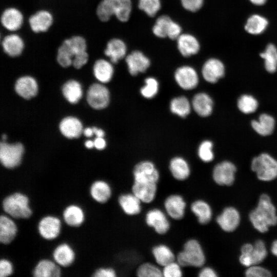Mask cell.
Segmentation results:
<instances>
[{
	"label": "cell",
	"mask_w": 277,
	"mask_h": 277,
	"mask_svg": "<svg viewBox=\"0 0 277 277\" xmlns=\"http://www.w3.org/2000/svg\"><path fill=\"white\" fill-rule=\"evenodd\" d=\"M249 217L253 227L261 233L266 232L270 226L277 224L276 208L268 195L260 196L257 206Z\"/></svg>",
	"instance_id": "1"
},
{
	"label": "cell",
	"mask_w": 277,
	"mask_h": 277,
	"mask_svg": "<svg viewBox=\"0 0 277 277\" xmlns=\"http://www.w3.org/2000/svg\"><path fill=\"white\" fill-rule=\"evenodd\" d=\"M132 9L131 0H102L96 8V15L102 22L109 21L113 16L125 23L130 19Z\"/></svg>",
	"instance_id": "2"
},
{
	"label": "cell",
	"mask_w": 277,
	"mask_h": 277,
	"mask_svg": "<svg viewBox=\"0 0 277 277\" xmlns=\"http://www.w3.org/2000/svg\"><path fill=\"white\" fill-rule=\"evenodd\" d=\"M2 207L5 214L15 220L29 219L33 214L29 197L21 191H15L5 196Z\"/></svg>",
	"instance_id": "3"
},
{
	"label": "cell",
	"mask_w": 277,
	"mask_h": 277,
	"mask_svg": "<svg viewBox=\"0 0 277 277\" xmlns=\"http://www.w3.org/2000/svg\"><path fill=\"white\" fill-rule=\"evenodd\" d=\"M87 52V43L84 37L75 35L64 39L57 50L56 60L60 66L67 68L72 65L74 57Z\"/></svg>",
	"instance_id": "4"
},
{
	"label": "cell",
	"mask_w": 277,
	"mask_h": 277,
	"mask_svg": "<svg viewBox=\"0 0 277 277\" xmlns=\"http://www.w3.org/2000/svg\"><path fill=\"white\" fill-rule=\"evenodd\" d=\"M176 261L183 268L203 267L206 256L199 241L193 238L187 240L182 249L176 254Z\"/></svg>",
	"instance_id": "5"
},
{
	"label": "cell",
	"mask_w": 277,
	"mask_h": 277,
	"mask_svg": "<svg viewBox=\"0 0 277 277\" xmlns=\"http://www.w3.org/2000/svg\"><path fill=\"white\" fill-rule=\"evenodd\" d=\"M251 168L261 181H271L277 177V161L268 153H263L254 157Z\"/></svg>",
	"instance_id": "6"
},
{
	"label": "cell",
	"mask_w": 277,
	"mask_h": 277,
	"mask_svg": "<svg viewBox=\"0 0 277 277\" xmlns=\"http://www.w3.org/2000/svg\"><path fill=\"white\" fill-rule=\"evenodd\" d=\"M241 252L239 261L243 266L247 267L261 263L267 255L265 244L261 240H257L254 245L249 243L244 244L241 247Z\"/></svg>",
	"instance_id": "7"
},
{
	"label": "cell",
	"mask_w": 277,
	"mask_h": 277,
	"mask_svg": "<svg viewBox=\"0 0 277 277\" xmlns=\"http://www.w3.org/2000/svg\"><path fill=\"white\" fill-rule=\"evenodd\" d=\"M62 230L61 219L55 215H45L37 222V233L41 238L46 241H53L58 238Z\"/></svg>",
	"instance_id": "8"
},
{
	"label": "cell",
	"mask_w": 277,
	"mask_h": 277,
	"mask_svg": "<svg viewBox=\"0 0 277 277\" xmlns=\"http://www.w3.org/2000/svg\"><path fill=\"white\" fill-rule=\"evenodd\" d=\"M24 149L21 143L9 144L4 142L0 145V161L7 169H12L21 163Z\"/></svg>",
	"instance_id": "9"
},
{
	"label": "cell",
	"mask_w": 277,
	"mask_h": 277,
	"mask_svg": "<svg viewBox=\"0 0 277 277\" xmlns=\"http://www.w3.org/2000/svg\"><path fill=\"white\" fill-rule=\"evenodd\" d=\"M168 217L165 211L158 208H153L145 214V222L157 234L163 235L166 234L171 228Z\"/></svg>",
	"instance_id": "10"
},
{
	"label": "cell",
	"mask_w": 277,
	"mask_h": 277,
	"mask_svg": "<svg viewBox=\"0 0 277 277\" xmlns=\"http://www.w3.org/2000/svg\"><path fill=\"white\" fill-rule=\"evenodd\" d=\"M133 181L159 183L160 172L154 164L149 161L139 162L133 170Z\"/></svg>",
	"instance_id": "11"
},
{
	"label": "cell",
	"mask_w": 277,
	"mask_h": 277,
	"mask_svg": "<svg viewBox=\"0 0 277 277\" xmlns=\"http://www.w3.org/2000/svg\"><path fill=\"white\" fill-rule=\"evenodd\" d=\"M187 203L182 195L177 193L168 195L164 202L165 211L170 219L179 221L185 215Z\"/></svg>",
	"instance_id": "12"
},
{
	"label": "cell",
	"mask_w": 277,
	"mask_h": 277,
	"mask_svg": "<svg viewBox=\"0 0 277 277\" xmlns=\"http://www.w3.org/2000/svg\"><path fill=\"white\" fill-rule=\"evenodd\" d=\"M235 166L231 162L223 161L216 164L212 171V178L214 182L220 186H230L234 183Z\"/></svg>",
	"instance_id": "13"
},
{
	"label": "cell",
	"mask_w": 277,
	"mask_h": 277,
	"mask_svg": "<svg viewBox=\"0 0 277 277\" xmlns=\"http://www.w3.org/2000/svg\"><path fill=\"white\" fill-rule=\"evenodd\" d=\"M87 100L89 105L93 108L104 109L109 103V91L105 86L100 84H94L88 89Z\"/></svg>",
	"instance_id": "14"
},
{
	"label": "cell",
	"mask_w": 277,
	"mask_h": 277,
	"mask_svg": "<svg viewBox=\"0 0 277 277\" xmlns=\"http://www.w3.org/2000/svg\"><path fill=\"white\" fill-rule=\"evenodd\" d=\"M54 17L52 13L46 9H41L32 14L28 19L31 31L35 33L48 31L52 26Z\"/></svg>",
	"instance_id": "15"
},
{
	"label": "cell",
	"mask_w": 277,
	"mask_h": 277,
	"mask_svg": "<svg viewBox=\"0 0 277 277\" xmlns=\"http://www.w3.org/2000/svg\"><path fill=\"white\" fill-rule=\"evenodd\" d=\"M24 21L22 12L15 7L6 8L1 15L2 26L7 30L12 32L17 31L22 27Z\"/></svg>",
	"instance_id": "16"
},
{
	"label": "cell",
	"mask_w": 277,
	"mask_h": 277,
	"mask_svg": "<svg viewBox=\"0 0 277 277\" xmlns=\"http://www.w3.org/2000/svg\"><path fill=\"white\" fill-rule=\"evenodd\" d=\"M52 259L62 268L72 266L76 260V253L72 246L67 242L57 245L52 252Z\"/></svg>",
	"instance_id": "17"
},
{
	"label": "cell",
	"mask_w": 277,
	"mask_h": 277,
	"mask_svg": "<svg viewBox=\"0 0 277 277\" xmlns=\"http://www.w3.org/2000/svg\"><path fill=\"white\" fill-rule=\"evenodd\" d=\"M64 222L71 228L82 226L86 220V213L83 208L80 205L71 203L66 205L62 212Z\"/></svg>",
	"instance_id": "18"
},
{
	"label": "cell",
	"mask_w": 277,
	"mask_h": 277,
	"mask_svg": "<svg viewBox=\"0 0 277 277\" xmlns=\"http://www.w3.org/2000/svg\"><path fill=\"white\" fill-rule=\"evenodd\" d=\"M174 78L179 86L184 90L193 89L199 83V76L196 70L187 65L176 69L174 72Z\"/></svg>",
	"instance_id": "19"
},
{
	"label": "cell",
	"mask_w": 277,
	"mask_h": 277,
	"mask_svg": "<svg viewBox=\"0 0 277 277\" xmlns=\"http://www.w3.org/2000/svg\"><path fill=\"white\" fill-rule=\"evenodd\" d=\"M225 67L224 63L215 57L208 58L203 65L202 73L205 81L210 83H215L224 76Z\"/></svg>",
	"instance_id": "20"
},
{
	"label": "cell",
	"mask_w": 277,
	"mask_h": 277,
	"mask_svg": "<svg viewBox=\"0 0 277 277\" xmlns=\"http://www.w3.org/2000/svg\"><path fill=\"white\" fill-rule=\"evenodd\" d=\"M125 61L129 72L133 76L145 72L151 64L150 59L140 50H134L127 55Z\"/></svg>",
	"instance_id": "21"
},
{
	"label": "cell",
	"mask_w": 277,
	"mask_h": 277,
	"mask_svg": "<svg viewBox=\"0 0 277 277\" xmlns=\"http://www.w3.org/2000/svg\"><path fill=\"white\" fill-rule=\"evenodd\" d=\"M89 194L96 203L104 204L107 203L112 195V189L110 184L103 180L93 181L89 188Z\"/></svg>",
	"instance_id": "22"
},
{
	"label": "cell",
	"mask_w": 277,
	"mask_h": 277,
	"mask_svg": "<svg viewBox=\"0 0 277 277\" xmlns=\"http://www.w3.org/2000/svg\"><path fill=\"white\" fill-rule=\"evenodd\" d=\"M4 52L11 57L19 56L23 52L25 44L23 38L13 33L5 36L1 41Z\"/></svg>",
	"instance_id": "23"
},
{
	"label": "cell",
	"mask_w": 277,
	"mask_h": 277,
	"mask_svg": "<svg viewBox=\"0 0 277 277\" xmlns=\"http://www.w3.org/2000/svg\"><path fill=\"white\" fill-rule=\"evenodd\" d=\"M240 220L238 210L234 207H227L216 217V221L223 230L232 232L238 227Z\"/></svg>",
	"instance_id": "24"
},
{
	"label": "cell",
	"mask_w": 277,
	"mask_h": 277,
	"mask_svg": "<svg viewBox=\"0 0 277 277\" xmlns=\"http://www.w3.org/2000/svg\"><path fill=\"white\" fill-rule=\"evenodd\" d=\"M157 184L133 181L131 192L144 204H150L155 199L157 192Z\"/></svg>",
	"instance_id": "25"
},
{
	"label": "cell",
	"mask_w": 277,
	"mask_h": 277,
	"mask_svg": "<svg viewBox=\"0 0 277 277\" xmlns=\"http://www.w3.org/2000/svg\"><path fill=\"white\" fill-rule=\"evenodd\" d=\"M18 227L15 219L7 215L0 216V242L3 245L11 244L16 238Z\"/></svg>",
	"instance_id": "26"
},
{
	"label": "cell",
	"mask_w": 277,
	"mask_h": 277,
	"mask_svg": "<svg viewBox=\"0 0 277 277\" xmlns=\"http://www.w3.org/2000/svg\"><path fill=\"white\" fill-rule=\"evenodd\" d=\"M61 268L53 259L45 258L36 263L32 273L34 277H60L62 273Z\"/></svg>",
	"instance_id": "27"
},
{
	"label": "cell",
	"mask_w": 277,
	"mask_h": 277,
	"mask_svg": "<svg viewBox=\"0 0 277 277\" xmlns=\"http://www.w3.org/2000/svg\"><path fill=\"white\" fill-rule=\"evenodd\" d=\"M177 47L182 56L188 57L198 53L201 45L197 38L189 33H182L176 39Z\"/></svg>",
	"instance_id": "28"
},
{
	"label": "cell",
	"mask_w": 277,
	"mask_h": 277,
	"mask_svg": "<svg viewBox=\"0 0 277 277\" xmlns=\"http://www.w3.org/2000/svg\"><path fill=\"white\" fill-rule=\"evenodd\" d=\"M117 202L123 212L127 215H137L142 211V202L132 192L120 194Z\"/></svg>",
	"instance_id": "29"
},
{
	"label": "cell",
	"mask_w": 277,
	"mask_h": 277,
	"mask_svg": "<svg viewBox=\"0 0 277 277\" xmlns=\"http://www.w3.org/2000/svg\"><path fill=\"white\" fill-rule=\"evenodd\" d=\"M127 47L125 42L119 38L110 39L107 43L104 53L112 64H117L126 57Z\"/></svg>",
	"instance_id": "30"
},
{
	"label": "cell",
	"mask_w": 277,
	"mask_h": 277,
	"mask_svg": "<svg viewBox=\"0 0 277 277\" xmlns=\"http://www.w3.org/2000/svg\"><path fill=\"white\" fill-rule=\"evenodd\" d=\"M269 24L268 19L265 16L259 13H253L246 19L244 28L249 34L259 35L266 31Z\"/></svg>",
	"instance_id": "31"
},
{
	"label": "cell",
	"mask_w": 277,
	"mask_h": 277,
	"mask_svg": "<svg viewBox=\"0 0 277 277\" xmlns=\"http://www.w3.org/2000/svg\"><path fill=\"white\" fill-rule=\"evenodd\" d=\"M15 89L16 93L25 99H30L35 96L38 90L37 84L35 80L30 76L19 77L16 82Z\"/></svg>",
	"instance_id": "32"
},
{
	"label": "cell",
	"mask_w": 277,
	"mask_h": 277,
	"mask_svg": "<svg viewBox=\"0 0 277 277\" xmlns=\"http://www.w3.org/2000/svg\"><path fill=\"white\" fill-rule=\"evenodd\" d=\"M190 209L200 224H207L211 220L212 209L210 205L205 201L198 199L193 201L190 204Z\"/></svg>",
	"instance_id": "33"
},
{
	"label": "cell",
	"mask_w": 277,
	"mask_h": 277,
	"mask_svg": "<svg viewBox=\"0 0 277 277\" xmlns=\"http://www.w3.org/2000/svg\"><path fill=\"white\" fill-rule=\"evenodd\" d=\"M169 168L172 177L176 181H184L190 176V166L183 157L177 156L172 158L170 161Z\"/></svg>",
	"instance_id": "34"
},
{
	"label": "cell",
	"mask_w": 277,
	"mask_h": 277,
	"mask_svg": "<svg viewBox=\"0 0 277 277\" xmlns=\"http://www.w3.org/2000/svg\"><path fill=\"white\" fill-rule=\"evenodd\" d=\"M151 253L156 264L161 267L176 261V254L170 247L164 244L154 246Z\"/></svg>",
	"instance_id": "35"
},
{
	"label": "cell",
	"mask_w": 277,
	"mask_h": 277,
	"mask_svg": "<svg viewBox=\"0 0 277 277\" xmlns=\"http://www.w3.org/2000/svg\"><path fill=\"white\" fill-rule=\"evenodd\" d=\"M192 106L198 115L207 117L212 112L213 101L207 94L199 93L194 96L192 101Z\"/></svg>",
	"instance_id": "36"
},
{
	"label": "cell",
	"mask_w": 277,
	"mask_h": 277,
	"mask_svg": "<svg viewBox=\"0 0 277 277\" xmlns=\"http://www.w3.org/2000/svg\"><path fill=\"white\" fill-rule=\"evenodd\" d=\"M60 130L65 136L69 138H77L82 133L83 126L77 118L69 116L61 122Z\"/></svg>",
	"instance_id": "37"
},
{
	"label": "cell",
	"mask_w": 277,
	"mask_h": 277,
	"mask_svg": "<svg viewBox=\"0 0 277 277\" xmlns=\"http://www.w3.org/2000/svg\"><path fill=\"white\" fill-rule=\"evenodd\" d=\"M93 71L97 80L101 83H106L111 81L113 75L114 68L110 61L100 58L94 63Z\"/></svg>",
	"instance_id": "38"
},
{
	"label": "cell",
	"mask_w": 277,
	"mask_h": 277,
	"mask_svg": "<svg viewBox=\"0 0 277 277\" xmlns=\"http://www.w3.org/2000/svg\"><path fill=\"white\" fill-rule=\"evenodd\" d=\"M251 126L254 130L262 136L271 134L274 128L275 120L273 117L266 113L260 115L258 120H253Z\"/></svg>",
	"instance_id": "39"
},
{
	"label": "cell",
	"mask_w": 277,
	"mask_h": 277,
	"mask_svg": "<svg viewBox=\"0 0 277 277\" xmlns=\"http://www.w3.org/2000/svg\"><path fill=\"white\" fill-rule=\"evenodd\" d=\"M260 56L264 60L266 70L273 73L277 70V47L272 43L267 44L264 50L260 53Z\"/></svg>",
	"instance_id": "40"
},
{
	"label": "cell",
	"mask_w": 277,
	"mask_h": 277,
	"mask_svg": "<svg viewBox=\"0 0 277 277\" xmlns=\"http://www.w3.org/2000/svg\"><path fill=\"white\" fill-rule=\"evenodd\" d=\"M62 91L64 97L71 104L77 103L83 94L80 84L75 80H70L63 86Z\"/></svg>",
	"instance_id": "41"
},
{
	"label": "cell",
	"mask_w": 277,
	"mask_h": 277,
	"mask_svg": "<svg viewBox=\"0 0 277 277\" xmlns=\"http://www.w3.org/2000/svg\"><path fill=\"white\" fill-rule=\"evenodd\" d=\"M171 111L178 116L185 117L191 111V104L185 96H179L173 98L170 104Z\"/></svg>",
	"instance_id": "42"
},
{
	"label": "cell",
	"mask_w": 277,
	"mask_h": 277,
	"mask_svg": "<svg viewBox=\"0 0 277 277\" xmlns=\"http://www.w3.org/2000/svg\"><path fill=\"white\" fill-rule=\"evenodd\" d=\"M138 277H162V268L158 265L150 262H144L140 264L136 270Z\"/></svg>",
	"instance_id": "43"
},
{
	"label": "cell",
	"mask_w": 277,
	"mask_h": 277,
	"mask_svg": "<svg viewBox=\"0 0 277 277\" xmlns=\"http://www.w3.org/2000/svg\"><path fill=\"white\" fill-rule=\"evenodd\" d=\"M172 19L167 15H162L157 18L152 30L153 34L159 38L167 37V32Z\"/></svg>",
	"instance_id": "44"
},
{
	"label": "cell",
	"mask_w": 277,
	"mask_h": 277,
	"mask_svg": "<svg viewBox=\"0 0 277 277\" xmlns=\"http://www.w3.org/2000/svg\"><path fill=\"white\" fill-rule=\"evenodd\" d=\"M238 107L244 113H252L257 109L258 102L253 96L244 94L241 96L238 101Z\"/></svg>",
	"instance_id": "45"
},
{
	"label": "cell",
	"mask_w": 277,
	"mask_h": 277,
	"mask_svg": "<svg viewBox=\"0 0 277 277\" xmlns=\"http://www.w3.org/2000/svg\"><path fill=\"white\" fill-rule=\"evenodd\" d=\"M161 0H138V7L148 16L153 17L161 8Z\"/></svg>",
	"instance_id": "46"
},
{
	"label": "cell",
	"mask_w": 277,
	"mask_h": 277,
	"mask_svg": "<svg viewBox=\"0 0 277 277\" xmlns=\"http://www.w3.org/2000/svg\"><path fill=\"white\" fill-rule=\"evenodd\" d=\"M145 85L140 90L142 96L146 98L154 97L159 90L157 81L153 77H149L145 79Z\"/></svg>",
	"instance_id": "47"
},
{
	"label": "cell",
	"mask_w": 277,
	"mask_h": 277,
	"mask_svg": "<svg viewBox=\"0 0 277 277\" xmlns=\"http://www.w3.org/2000/svg\"><path fill=\"white\" fill-rule=\"evenodd\" d=\"M212 143L208 140L202 142L199 146L198 155L200 159L204 162H211L214 159L212 151Z\"/></svg>",
	"instance_id": "48"
},
{
	"label": "cell",
	"mask_w": 277,
	"mask_h": 277,
	"mask_svg": "<svg viewBox=\"0 0 277 277\" xmlns=\"http://www.w3.org/2000/svg\"><path fill=\"white\" fill-rule=\"evenodd\" d=\"M182 268L176 261L172 262L162 267L163 276L182 277L183 275Z\"/></svg>",
	"instance_id": "49"
},
{
	"label": "cell",
	"mask_w": 277,
	"mask_h": 277,
	"mask_svg": "<svg viewBox=\"0 0 277 277\" xmlns=\"http://www.w3.org/2000/svg\"><path fill=\"white\" fill-rule=\"evenodd\" d=\"M247 277H269L271 272L267 269L256 265L251 266L245 271Z\"/></svg>",
	"instance_id": "50"
},
{
	"label": "cell",
	"mask_w": 277,
	"mask_h": 277,
	"mask_svg": "<svg viewBox=\"0 0 277 277\" xmlns=\"http://www.w3.org/2000/svg\"><path fill=\"white\" fill-rule=\"evenodd\" d=\"M14 272V266L8 259L4 258L0 260V277H8Z\"/></svg>",
	"instance_id": "51"
},
{
	"label": "cell",
	"mask_w": 277,
	"mask_h": 277,
	"mask_svg": "<svg viewBox=\"0 0 277 277\" xmlns=\"http://www.w3.org/2000/svg\"><path fill=\"white\" fill-rule=\"evenodd\" d=\"M204 0H181L182 7L187 11L196 12L203 6Z\"/></svg>",
	"instance_id": "52"
},
{
	"label": "cell",
	"mask_w": 277,
	"mask_h": 277,
	"mask_svg": "<svg viewBox=\"0 0 277 277\" xmlns=\"http://www.w3.org/2000/svg\"><path fill=\"white\" fill-rule=\"evenodd\" d=\"M92 276L93 277H116L115 270L111 267H101L95 269Z\"/></svg>",
	"instance_id": "53"
},
{
	"label": "cell",
	"mask_w": 277,
	"mask_h": 277,
	"mask_svg": "<svg viewBox=\"0 0 277 277\" xmlns=\"http://www.w3.org/2000/svg\"><path fill=\"white\" fill-rule=\"evenodd\" d=\"M181 26L176 22L172 20L169 26L167 37L172 40H176L182 33Z\"/></svg>",
	"instance_id": "54"
},
{
	"label": "cell",
	"mask_w": 277,
	"mask_h": 277,
	"mask_svg": "<svg viewBox=\"0 0 277 277\" xmlns=\"http://www.w3.org/2000/svg\"><path fill=\"white\" fill-rule=\"evenodd\" d=\"M199 277H216L217 274L215 271L210 267H202L198 273Z\"/></svg>",
	"instance_id": "55"
},
{
	"label": "cell",
	"mask_w": 277,
	"mask_h": 277,
	"mask_svg": "<svg viewBox=\"0 0 277 277\" xmlns=\"http://www.w3.org/2000/svg\"><path fill=\"white\" fill-rule=\"evenodd\" d=\"M94 147L98 149L102 150L106 146V143L103 137H97L94 141Z\"/></svg>",
	"instance_id": "56"
},
{
	"label": "cell",
	"mask_w": 277,
	"mask_h": 277,
	"mask_svg": "<svg viewBox=\"0 0 277 277\" xmlns=\"http://www.w3.org/2000/svg\"><path fill=\"white\" fill-rule=\"evenodd\" d=\"M250 3L255 6H263L267 2L268 0H248Z\"/></svg>",
	"instance_id": "57"
},
{
	"label": "cell",
	"mask_w": 277,
	"mask_h": 277,
	"mask_svg": "<svg viewBox=\"0 0 277 277\" xmlns=\"http://www.w3.org/2000/svg\"><path fill=\"white\" fill-rule=\"evenodd\" d=\"M92 129L94 134H95L97 137H103L104 136L105 132L101 129H99L96 127H93Z\"/></svg>",
	"instance_id": "58"
},
{
	"label": "cell",
	"mask_w": 277,
	"mask_h": 277,
	"mask_svg": "<svg viewBox=\"0 0 277 277\" xmlns=\"http://www.w3.org/2000/svg\"><path fill=\"white\" fill-rule=\"evenodd\" d=\"M272 253L277 256V240H275L272 244L271 247Z\"/></svg>",
	"instance_id": "59"
},
{
	"label": "cell",
	"mask_w": 277,
	"mask_h": 277,
	"mask_svg": "<svg viewBox=\"0 0 277 277\" xmlns=\"http://www.w3.org/2000/svg\"><path fill=\"white\" fill-rule=\"evenodd\" d=\"M84 134L87 137L91 136L94 134L92 128H86L84 130Z\"/></svg>",
	"instance_id": "60"
},
{
	"label": "cell",
	"mask_w": 277,
	"mask_h": 277,
	"mask_svg": "<svg viewBox=\"0 0 277 277\" xmlns=\"http://www.w3.org/2000/svg\"><path fill=\"white\" fill-rule=\"evenodd\" d=\"M85 146L87 148H92L94 146V142H93L92 141H90V140L87 141L85 142Z\"/></svg>",
	"instance_id": "61"
},
{
	"label": "cell",
	"mask_w": 277,
	"mask_h": 277,
	"mask_svg": "<svg viewBox=\"0 0 277 277\" xmlns=\"http://www.w3.org/2000/svg\"><path fill=\"white\" fill-rule=\"evenodd\" d=\"M2 138H3V141H5L6 139V135H5V134L3 135Z\"/></svg>",
	"instance_id": "62"
}]
</instances>
